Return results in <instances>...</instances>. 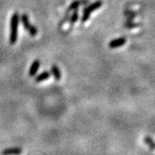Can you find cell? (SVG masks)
<instances>
[{
    "label": "cell",
    "mask_w": 155,
    "mask_h": 155,
    "mask_svg": "<svg viewBox=\"0 0 155 155\" xmlns=\"http://www.w3.org/2000/svg\"><path fill=\"white\" fill-rule=\"evenodd\" d=\"M78 20V11L77 10H74V11L72 12V14L70 16V18H69L70 28H72V26L74 25V23L77 22Z\"/></svg>",
    "instance_id": "cell-10"
},
{
    "label": "cell",
    "mask_w": 155,
    "mask_h": 155,
    "mask_svg": "<svg viewBox=\"0 0 155 155\" xmlns=\"http://www.w3.org/2000/svg\"><path fill=\"white\" fill-rule=\"evenodd\" d=\"M51 72H52V75L54 76V79H55L56 81L61 80V70H60V68L57 67L56 65H53V66L51 67Z\"/></svg>",
    "instance_id": "cell-9"
},
{
    "label": "cell",
    "mask_w": 155,
    "mask_h": 155,
    "mask_svg": "<svg viewBox=\"0 0 155 155\" xmlns=\"http://www.w3.org/2000/svg\"><path fill=\"white\" fill-rule=\"evenodd\" d=\"M144 141L146 144L147 145L150 147L151 150L155 149V141L153 140V138H151L150 136H146L144 138Z\"/></svg>",
    "instance_id": "cell-12"
},
{
    "label": "cell",
    "mask_w": 155,
    "mask_h": 155,
    "mask_svg": "<svg viewBox=\"0 0 155 155\" xmlns=\"http://www.w3.org/2000/svg\"><path fill=\"white\" fill-rule=\"evenodd\" d=\"M50 78V72L48 71H44V72H41L40 74H38L36 77H35V81L36 83H40V82H42V81H45L47 79H48Z\"/></svg>",
    "instance_id": "cell-8"
},
{
    "label": "cell",
    "mask_w": 155,
    "mask_h": 155,
    "mask_svg": "<svg viewBox=\"0 0 155 155\" xmlns=\"http://www.w3.org/2000/svg\"><path fill=\"white\" fill-rule=\"evenodd\" d=\"M40 66H41V62L39 60H35V61H33V63L31 64V66L29 67V70H28L29 77H34L36 75L39 68H40Z\"/></svg>",
    "instance_id": "cell-7"
},
{
    "label": "cell",
    "mask_w": 155,
    "mask_h": 155,
    "mask_svg": "<svg viewBox=\"0 0 155 155\" xmlns=\"http://www.w3.org/2000/svg\"><path fill=\"white\" fill-rule=\"evenodd\" d=\"M127 41V39L126 37H120V38L115 39V40H112L110 44H109V47L110 48H119V47H122L123 45L126 43Z\"/></svg>",
    "instance_id": "cell-6"
},
{
    "label": "cell",
    "mask_w": 155,
    "mask_h": 155,
    "mask_svg": "<svg viewBox=\"0 0 155 155\" xmlns=\"http://www.w3.org/2000/svg\"><path fill=\"white\" fill-rule=\"evenodd\" d=\"M20 19H21V22H22L23 28L27 30V32H28L31 36H35V35H37L38 30H37V28H35V26H33V25L30 23L27 14H25V13L22 14V16H21V17H20Z\"/></svg>",
    "instance_id": "cell-3"
},
{
    "label": "cell",
    "mask_w": 155,
    "mask_h": 155,
    "mask_svg": "<svg viewBox=\"0 0 155 155\" xmlns=\"http://www.w3.org/2000/svg\"><path fill=\"white\" fill-rule=\"evenodd\" d=\"M87 4H89V0H75V1L72 2L70 4V5L68 6L67 12H70V11H74V10H78V8L79 6L85 5Z\"/></svg>",
    "instance_id": "cell-4"
},
{
    "label": "cell",
    "mask_w": 155,
    "mask_h": 155,
    "mask_svg": "<svg viewBox=\"0 0 155 155\" xmlns=\"http://www.w3.org/2000/svg\"><path fill=\"white\" fill-rule=\"evenodd\" d=\"M123 14H124V16L126 17L127 20H133V19H134L135 17H137V15H138L137 12L131 11V10H125L124 12H123Z\"/></svg>",
    "instance_id": "cell-11"
},
{
    "label": "cell",
    "mask_w": 155,
    "mask_h": 155,
    "mask_svg": "<svg viewBox=\"0 0 155 155\" xmlns=\"http://www.w3.org/2000/svg\"><path fill=\"white\" fill-rule=\"evenodd\" d=\"M69 18H70V15H69V12H67L66 13V15L64 16V17L62 18L61 20V22L59 23V28H61V27H63L65 24H66V22H68L69 21Z\"/></svg>",
    "instance_id": "cell-14"
},
{
    "label": "cell",
    "mask_w": 155,
    "mask_h": 155,
    "mask_svg": "<svg viewBox=\"0 0 155 155\" xmlns=\"http://www.w3.org/2000/svg\"><path fill=\"white\" fill-rule=\"evenodd\" d=\"M22 153V149L19 147H8L2 151V155H20Z\"/></svg>",
    "instance_id": "cell-5"
},
{
    "label": "cell",
    "mask_w": 155,
    "mask_h": 155,
    "mask_svg": "<svg viewBox=\"0 0 155 155\" xmlns=\"http://www.w3.org/2000/svg\"><path fill=\"white\" fill-rule=\"evenodd\" d=\"M20 16L18 12H15L11 19V32H10V44L14 45L17 41L18 37V27H19Z\"/></svg>",
    "instance_id": "cell-1"
},
{
    "label": "cell",
    "mask_w": 155,
    "mask_h": 155,
    "mask_svg": "<svg viewBox=\"0 0 155 155\" xmlns=\"http://www.w3.org/2000/svg\"><path fill=\"white\" fill-rule=\"evenodd\" d=\"M139 25H140L139 23H136V22H133V20H127L126 22H124V27L127 28H137Z\"/></svg>",
    "instance_id": "cell-13"
},
{
    "label": "cell",
    "mask_w": 155,
    "mask_h": 155,
    "mask_svg": "<svg viewBox=\"0 0 155 155\" xmlns=\"http://www.w3.org/2000/svg\"><path fill=\"white\" fill-rule=\"evenodd\" d=\"M103 5V2L102 1H96L94 3H92V4H90L86 6L84 9L83 10V16L81 17V22H87L89 20V18H90V16H91V14L95 11L96 10H97V9H99L101 8Z\"/></svg>",
    "instance_id": "cell-2"
}]
</instances>
